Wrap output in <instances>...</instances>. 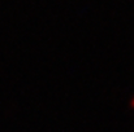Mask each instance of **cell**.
<instances>
[{
    "mask_svg": "<svg viewBox=\"0 0 134 132\" xmlns=\"http://www.w3.org/2000/svg\"><path fill=\"white\" fill-rule=\"evenodd\" d=\"M129 106H130L132 109H134V97H132V100H130V102H129Z\"/></svg>",
    "mask_w": 134,
    "mask_h": 132,
    "instance_id": "6da1fadb",
    "label": "cell"
}]
</instances>
